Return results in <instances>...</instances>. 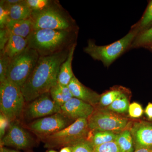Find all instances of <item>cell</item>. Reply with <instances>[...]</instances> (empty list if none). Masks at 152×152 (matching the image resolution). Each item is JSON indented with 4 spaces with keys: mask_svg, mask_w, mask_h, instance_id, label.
<instances>
[{
    "mask_svg": "<svg viewBox=\"0 0 152 152\" xmlns=\"http://www.w3.org/2000/svg\"><path fill=\"white\" fill-rule=\"evenodd\" d=\"M69 49L55 54L40 56L32 73L21 88L26 102H30L50 92L57 84L60 67L66 59Z\"/></svg>",
    "mask_w": 152,
    "mask_h": 152,
    "instance_id": "1",
    "label": "cell"
},
{
    "mask_svg": "<svg viewBox=\"0 0 152 152\" xmlns=\"http://www.w3.org/2000/svg\"><path fill=\"white\" fill-rule=\"evenodd\" d=\"M77 31L38 29L27 39L28 47L40 56L55 54L69 49L75 43Z\"/></svg>",
    "mask_w": 152,
    "mask_h": 152,
    "instance_id": "2",
    "label": "cell"
},
{
    "mask_svg": "<svg viewBox=\"0 0 152 152\" xmlns=\"http://www.w3.org/2000/svg\"><path fill=\"white\" fill-rule=\"evenodd\" d=\"M31 19L34 29L77 31L75 22L56 1H51L43 10L32 12Z\"/></svg>",
    "mask_w": 152,
    "mask_h": 152,
    "instance_id": "3",
    "label": "cell"
},
{
    "mask_svg": "<svg viewBox=\"0 0 152 152\" xmlns=\"http://www.w3.org/2000/svg\"><path fill=\"white\" fill-rule=\"evenodd\" d=\"M139 33L138 29L134 26L124 37L109 45H97L90 40L84 50L94 59L101 61L104 65L109 66L132 44Z\"/></svg>",
    "mask_w": 152,
    "mask_h": 152,
    "instance_id": "4",
    "label": "cell"
},
{
    "mask_svg": "<svg viewBox=\"0 0 152 152\" xmlns=\"http://www.w3.org/2000/svg\"><path fill=\"white\" fill-rule=\"evenodd\" d=\"M26 102L21 88L6 80L0 83V110L10 123L21 115Z\"/></svg>",
    "mask_w": 152,
    "mask_h": 152,
    "instance_id": "5",
    "label": "cell"
},
{
    "mask_svg": "<svg viewBox=\"0 0 152 152\" xmlns=\"http://www.w3.org/2000/svg\"><path fill=\"white\" fill-rule=\"evenodd\" d=\"M39 57L37 51L28 47L21 53L11 59L6 80L21 88L32 73Z\"/></svg>",
    "mask_w": 152,
    "mask_h": 152,
    "instance_id": "6",
    "label": "cell"
},
{
    "mask_svg": "<svg viewBox=\"0 0 152 152\" xmlns=\"http://www.w3.org/2000/svg\"><path fill=\"white\" fill-rule=\"evenodd\" d=\"M89 129L88 119H78L61 130L45 137L42 140L46 148L70 146L80 140L86 139Z\"/></svg>",
    "mask_w": 152,
    "mask_h": 152,
    "instance_id": "7",
    "label": "cell"
},
{
    "mask_svg": "<svg viewBox=\"0 0 152 152\" xmlns=\"http://www.w3.org/2000/svg\"><path fill=\"white\" fill-rule=\"evenodd\" d=\"M89 129L94 132L107 131L116 133L126 129L129 124L128 119L109 110L94 112L88 119Z\"/></svg>",
    "mask_w": 152,
    "mask_h": 152,
    "instance_id": "8",
    "label": "cell"
},
{
    "mask_svg": "<svg viewBox=\"0 0 152 152\" xmlns=\"http://www.w3.org/2000/svg\"><path fill=\"white\" fill-rule=\"evenodd\" d=\"M70 120L61 113H58L38 119L30 124L29 128L42 139L67 127Z\"/></svg>",
    "mask_w": 152,
    "mask_h": 152,
    "instance_id": "9",
    "label": "cell"
},
{
    "mask_svg": "<svg viewBox=\"0 0 152 152\" xmlns=\"http://www.w3.org/2000/svg\"><path fill=\"white\" fill-rule=\"evenodd\" d=\"M24 113L26 119L33 120L61 113V110L48 93L30 102Z\"/></svg>",
    "mask_w": 152,
    "mask_h": 152,
    "instance_id": "10",
    "label": "cell"
},
{
    "mask_svg": "<svg viewBox=\"0 0 152 152\" xmlns=\"http://www.w3.org/2000/svg\"><path fill=\"white\" fill-rule=\"evenodd\" d=\"M8 130L1 140V147L26 149L32 145L33 140L27 131L16 121L10 123Z\"/></svg>",
    "mask_w": 152,
    "mask_h": 152,
    "instance_id": "11",
    "label": "cell"
},
{
    "mask_svg": "<svg viewBox=\"0 0 152 152\" xmlns=\"http://www.w3.org/2000/svg\"><path fill=\"white\" fill-rule=\"evenodd\" d=\"M61 113L70 119H88L94 112V106L73 97L61 107Z\"/></svg>",
    "mask_w": 152,
    "mask_h": 152,
    "instance_id": "12",
    "label": "cell"
},
{
    "mask_svg": "<svg viewBox=\"0 0 152 152\" xmlns=\"http://www.w3.org/2000/svg\"><path fill=\"white\" fill-rule=\"evenodd\" d=\"M135 150L152 148V125L146 122L134 123L129 130Z\"/></svg>",
    "mask_w": 152,
    "mask_h": 152,
    "instance_id": "13",
    "label": "cell"
},
{
    "mask_svg": "<svg viewBox=\"0 0 152 152\" xmlns=\"http://www.w3.org/2000/svg\"><path fill=\"white\" fill-rule=\"evenodd\" d=\"M73 97L79 99L94 106L99 102L100 96L84 86L74 76L68 86Z\"/></svg>",
    "mask_w": 152,
    "mask_h": 152,
    "instance_id": "14",
    "label": "cell"
},
{
    "mask_svg": "<svg viewBox=\"0 0 152 152\" xmlns=\"http://www.w3.org/2000/svg\"><path fill=\"white\" fill-rule=\"evenodd\" d=\"M76 45L75 43L70 48L66 59L61 66L58 75V83L68 86L75 76L72 69V62Z\"/></svg>",
    "mask_w": 152,
    "mask_h": 152,
    "instance_id": "15",
    "label": "cell"
},
{
    "mask_svg": "<svg viewBox=\"0 0 152 152\" xmlns=\"http://www.w3.org/2000/svg\"><path fill=\"white\" fill-rule=\"evenodd\" d=\"M6 28L12 34L27 39L34 30L31 19L19 20H10Z\"/></svg>",
    "mask_w": 152,
    "mask_h": 152,
    "instance_id": "16",
    "label": "cell"
},
{
    "mask_svg": "<svg viewBox=\"0 0 152 152\" xmlns=\"http://www.w3.org/2000/svg\"><path fill=\"white\" fill-rule=\"evenodd\" d=\"M28 47L27 39L11 34L4 51L12 59L23 53Z\"/></svg>",
    "mask_w": 152,
    "mask_h": 152,
    "instance_id": "17",
    "label": "cell"
},
{
    "mask_svg": "<svg viewBox=\"0 0 152 152\" xmlns=\"http://www.w3.org/2000/svg\"><path fill=\"white\" fill-rule=\"evenodd\" d=\"M49 93L53 100L61 107L73 97L68 86L58 83L52 88Z\"/></svg>",
    "mask_w": 152,
    "mask_h": 152,
    "instance_id": "18",
    "label": "cell"
},
{
    "mask_svg": "<svg viewBox=\"0 0 152 152\" xmlns=\"http://www.w3.org/2000/svg\"><path fill=\"white\" fill-rule=\"evenodd\" d=\"M9 6L11 20H19L31 18L32 10L26 4L24 0L16 4Z\"/></svg>",
    "mask_w": 152,
    "mask_h": 152,
    "instance_id": "19",
    "label": "cell"
},
{
    "mask_svg": "<svg viewBox=\"0 0 152 152\" xmlns=\"http://www.w3.org/2000/svg\"><path fill=\"white\" fill-rule=\"evenodd\" d=\"M115 141L123 152H134V142L129 130L125 129L118 134Z\"/></svg>",
    "mask_w": 152,
    "mask_h": 152,
    "instance_id": "20",
    "label": "cell"
},
{
    "mask_svg": "<svg viewBox=\"0 0 152 152\" xmlns=\"http://www.w3.org/2000/svg\"><path fill=\"white\" fill-rule=\"evenodd\" d=\"M118 134L111 132L101 131L94 132L91 140L94 148L97 146L107 143L116 140Z\"/></svg>",
    "mask_w": 152,
    "mask_h": 152,
    "instance_id": "21",
    "label": "cell"
},
{
    "mask_svg": "<svg viewBox=\"0 0 152 152\" xmlns=\"http://www.w3.org/2000/svg\"><path fill=\"white\" fill-rule=\"evenodd\" d=\"M129 106L127 97L124 93H122L113 103L107 107V109L114 113H121L128 111Z\"/></svg>",
    "mask_w": 152,
    "mask_h": 152,
    "instance_id": "22",
    "label": "cell"
},
{
    "mask_svg": "<svg viewBox=\"0 0 152 152\" xmlns=\"http://www.w3.org/2000/svg\"><path fill=\"white\" fill-rule=\"evenodd\" d=\"M152 45V26L149 28L139 33L132 44V47L136 48Z\"/></svg>",
    "mask_w": 152,
    "mask_h": 152,
    "instance_id": "23",
    "label": "cell"
},
{
    "mask_svg": "<svg viewBox=\"0 0 152 152\" xmlns=\"http://www.w3.org/2000/svg\"><path fill=\"white\" fill-rule=\"evenodd\" d=\"M140 33L148 29L152 26V1L149 3L146 10L137 24L135 25Z\"/></svg>",
    "mask_w": 152,
    "mask_h": 152,
    "instance_id": "24",
    "label": "cell"
},
{
    "mask_svg": "<svg viewBox=\"0 0 152 152\" xmlns=\"http://www.w3.org/2000/svg\"><path fill=\"white\" fill-rule=\"evenodd\" d=\"M120 90L113 89L107 92L101 96L99 103L101 105L108 107L122 93Z\"/></svg>",
    "mask_w": 152,
    "mask_h": 152,
    "instance_id": "25",
    "label": "cell"
},
{
    "mask_svg": "<svg viewBox=\"0 0 152 152\" xmlns=\"http://www.w3.org/2000/svg\"><path fill=\"white\" fill-rule=\"evenodd\" d=\"M72 152H94V146L91 141L86 139L76 142L70 146Z\"/></svg>",
    "mask_w": 152,
    "mask_h": 152,
    "instance_id": "26",
    "label": "cell"
},
{
    "mask_svg": "<svg viewBox=\"0 0 152 152\" xmlns=\"http://www.w3.org/2000/svg\"><path fill=\"white\" fill-rule=\"evenodd\" d=\"M10 6L5 1L0 2V28L6 27L10 20Z\"/></svg>",
    "mask_w": 152,
    "mask_h": 152,
    "instance_id": "27",
    "label": "cell"
},
{
    "mask_svg": "<svg viewBox=\"0 0 152 152\" xmlns=\"http://www.w3.org/2000/svg\"><path fill=\"white\" fill-rule=\"evenodd\" d=\"M0 83L6 80V75L11 59L5 53L0 51Z\"/></svg>",
    "mask_w": 152,
    "mask_h": 152,
    "instance_id": "28",
    "label": "cell"
},
{
    "mask_svg": "<svg viewBox=\"0 0 152 152\" xmlns=\"http://www.w3.org/2000/svg\"><path fill=\"white\" fill-rule=\"evenodd\" d=\"M94 152H123L116 142H110L94 147Z\"/></svg>",
    "mask_w": 152,
    "mask_h": 152,
    "instance_id": "29",
    "label": "cell"
},
{
    "mask_svg": "<svg viewBox=\"0 0 152 152\" xmlns=\"http://www.w3.org/2000/svg\"><path fill=\"white\" fill-rule=\"evenodd\" d=\"M26 4L32 12L40 11L45 8L50 3L49 0H24Z\"/></svg>",
    "mask_w": 152,
    "mask_h": 152,
    "instance_id": "30",
    "label": "cell"
},
{
    "mask_svg": "<svg viewBox=\"0 0 152 152\" xmlns=\"http://www.w3.org/2000/svg\"><path fill=\"white\" fill-rule=\"evenodd\" d=\"M128 112L131 118H139L141 117L144 113L142 106L138 103H132L129 106Z\"/></svg>",
    "mask_w": 152,
    "mask_h": 152,
    "instance_id": "31",
    "label": "cell"
},
{
    "mask_svg": "<svg viewBox=\"0 0 152 152\" xmlns=\"http://www.w3.org/2000/svg\"><path fill=\"white\" fill-rule=\"evenodd\" d=\"M11 36V33L6 28L0 29V51L4 50Z\"/></svg>",
    "mask_w": 152,
    "mask_h": 152,
    "instance_id": "32",
    "label": "cell"
},
{
    "mask_svg": "<svg viewBox=\"0 0 152 152\" xmlns=\"http://www.w3.org/2000/svg\"><path fill=\"white\" fill-rule=\"evenodd\" d=\"M10 122L3 114H0V139L1 140L6 134V131L9 127Z\"/></svg>",
    "mask_w": 152,
    "mask_h": 152,
    "instance_id": "33",
    "label": "cell"
},
{
    "mask_svg": "<svg viewBox=\"0 0 152 152\" xmlns=\"http://www.w3.org/2000/svg\"><path fill=\"white\" fill-rule=\"evenodd\" d=\"M145 113L150 120H152V103H149L145 109Z\"/></svg>",
    "mask_w": 152,
    "mask_h": 152,
    "instance_id": "34",
    "label": "cell"
},
{
    "mask_svg": "<svg viewBox=\"0 0 152 152\" xmlns=\"http://www.w3.org/2000/svg\"><path fill=\"white\" fill-rule=\"evenodd\" d=\"M5 1L9 5L11 6L20 2L22 1V0H6Z\"/></svg>",
    "mask_w": 152,
    "mask_h": 152,
    "instance_id": "35",
    "label": "cell"
},
{
    "mask_svg": "<svg viewBox=\"0 0 152 152\" xmlns=\"http://www.w3.org/2000/svg\"><path fill=\"white\" fill-rule=\"evenodd\" d=\"M0 152H19L15 150L10 149L5 147H1Z\"/></svg>",
    "mask_w": 152,
    "mask_h": 152,
    "instance_id": "36",
    "label": "cell"
},
{
    "mask_svg": "<svg viewBox=\"0 0 152 152\" xmlns=\"http://www.w3.org/2000/svg\"><path fill=\"white\" fill-rule=\"evenodd\" d=\"M134 152H152V148H142L135 150Z\"/></svg>",
    "mask_w": 152,
    "mask_h": 152,
    "instance_id": "37",
    "label": "cell"
},
{
    "mask_svg": "<svg viewBox=\"0 0 152 152\" xmlns=\"http://www.w3.org/2000/svg\"><path fill=\"white\" fill-rule=\"evenodd\" d=\"M60 152H72L71 146H66L63 148L60 151Z\"/></svg>",
    "mask_w": 152,
    "mask_h": 152,
    "instance_id": "38",
    "label": "cell"
},
{
    "mask_svg": "<svg viewBox=\"0 0 152 152\" xmlns=\"http://www.w3.org/2000/svg\"><path fill=\"white\" fill-rule=\"evenodd\" d=\"M48 152H57L56 151H53V150H51V151H49Z\"/></svg>",
    "mask_w": 152,
    "mask_h": 152,
    "instance_id": "39",
    "label": "cell"
},
{
    "mask_svg": "<svg viewBox=\"0 0 152 152\" xmlns=\"http://www.w3.org/2000/svg\"><path fill=\"white\" fill-rule=\"evenodd\" d=\"M151 49L152 50V45L151 46Z\"/></svg>",
    "mask_w": 152,
    "mask_h": 152,
    "instance_id": "40",
    "label": "cell"
},
{
    "mask_svg": "<svg viewBox=\"0 0 152 152\" xmlns=\"http://www.w3.org/2000/svg\"><path fill=\"white\" fill-rule=\"evenodd\" d=\"M151 121H152V120H151Z\"/></svg>",
    "mask_w": 152,
    "mask_h": 152,
    "instance_id": "41",
    "label": "cell"
}]
</instances>
